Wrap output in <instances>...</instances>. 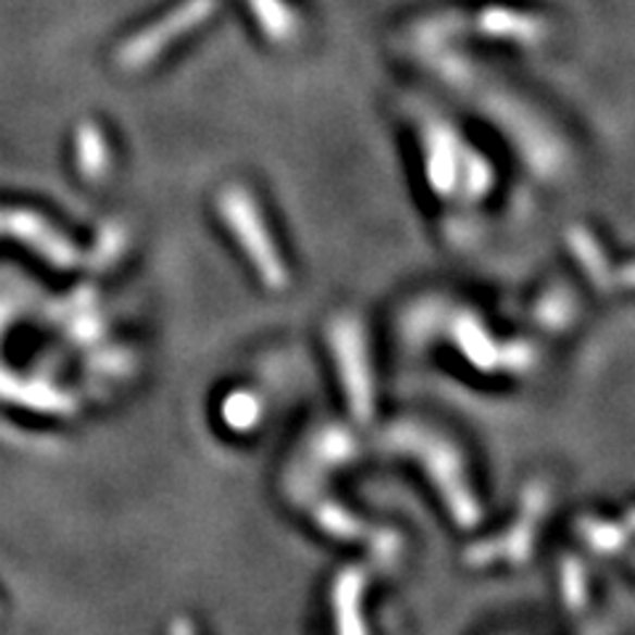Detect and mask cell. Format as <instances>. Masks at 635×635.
Listing matches in <instances>:
<instances>
[{
  "label": "cell",
  "instance_id": "cell-1",
  "mask_svg": "<svg viewBox=\"0 0 635 635\" xmlns=\"http://www.w3.org/2000/svg\"><path fill=\"white\" fill-rule=\"evenodd\" d=\"M215 9V0H191V3H183L173 16H164L162 24L151 27L149 33L136 42V51L140 59H154L157 53H162L167 48V40L178 38V35L188 33L199 24V20H204L207 14H212Z\"/></svg>",
  "mask_w": 635,
  "mask_h": 635
}]
</instances>
